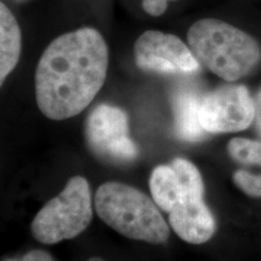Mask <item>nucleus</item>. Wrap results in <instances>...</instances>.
<instances>
[{
  "label": "nucleus",
  "instance_id": "obj_8",
  "mask_svg": "<svg viewBox=\"0 0 261 261\" xmlns=\"http://www.w3.org/2000/svg\"><path fill=\"white\" fill-rule=\"evenodd\" d=\"M168 214L173 231L188 243L208 242L217 230V221L203 196H181Z\"/></svg>",
  "mask_w": 261,
  "mask_h": 261
},
{
  "label": "nucleus",
  "instance_id": "obj_11",
  "mask_svg": "<svg viewBox=\"0 0 261 261\" xmlns=\"http://www.w3.org/2000/svg\"><path fill=\"white\" fill-rule=\"evenodd\" d=\"M152 200L160 210L169 213L180 198V184L172 165H160L151 172L149 180Z\"/></svg>",
  "mask_w": 261,
  "mask_h": 261
},
{
  "label": "nucleus",
  "instance_id": "obj_3",
  "mask_svg": "<svg viewBox=\"0 0 261 261\" xmlns=\"http://www.w3.org/2000/svg\"><path fill=\"white\" fill-rule=\"evenodd\" d=\"M98 217L120 234L151 244L166 243L169 227L158 204L138 189L109 181L94 195Z\"/></svg>",
  "mask_w": 261,
  "mask_h": 261
},
{
  "label": "nucleus",
  "instance_id": "obj_9",
  "mask_svg": "<svg viewBox=\"0 0 261 261\" xmlns=\"http://www.w3.org/2000/svg\"><path fill=\"white\" fill-rule=\"evenodd\" d=\"M201 96L194 91H180L173 98L175 132L185 142L204 139L207 132L200 121Z\"/></svg>",
  "mask_w": 261,
  "mask_h": 261
},
{
  "label": "nucleus",
  "instance_id": "obj_7",
  "mask_svg": "<svg viewBox=\"0 0 261 261\" xmlns=\"http://www.w3.org/2000/svg\"><path fill=\"white\" fill-rule=\"evenodd\" d=\"M136 63L142 70L167 75H191L200 62L181 39L160 31H146L133 46Z\"/></svg>",
  "mask_w": 261,
  "mask_h": 261
},
{
  "label": "nucleus",
  "instance_id": "obj_17",
  "mask_svg": "<svg viewBox=\"0 0 261 261\" xmlns=\"http://www.w3.org/2000/svg\"><path fill=\"white\" fill-rule=\"evenodd\" d=\"M87 261H106L103 260L102 257H98V256H94V257H91V259H89Z\"/></svg>",
  "mask_w": 261,
  "mask_h": 261
},
{
  "label": "nucleus",
  "instance_id": "obj_12",
  "mask_svg": "<svg viewBox=\"0 0 261 261\" xmlns=\"http://www.w3.org/2000/svg\"><path fill=\"white\" fill-rule=\"evenodd\" d=\"M227 152L240 165L261 168V140L233 138L228 142Z\"/></svg>",
  "mask_w": 261,
  "mask_h": 261
},
{
  "label": "nucleus",
  "instance_id": "obj_1",
  "mask_svg": "<svg viewBox=\"0 0 261 261\" xmlns=\"http://www.w3.org/2000/svg\"><path fill=\"white\" fill-rule=\"evenodd\" d=\"M109 48L97 29L65 33L42 52L35 71V97L51 120L76 116L90 106L106 81Z\"/></svg>",
  "mask_w": 261,
  "mask_h": 261
},
{
  "label": "nucleus",
  "instance_id": "obj_15",
  "mask_svg": "<svg viewBox=\"0 0 261 261\" xmlns=\"http://www.w3.org/2000/svg\"><path fill=\"white\" fill-rule=\"evenodd\" d=\"M5 261H55L50 254L45 250L41 249H34L28 252L25 255H23L19 260L16 259H6Z\"/></svg>",
  "mask_w": 261,
  "mask_h": 261
},
{
  "label": "nucleus",
  "instance_id": "obj_2",
  "mask_svg": "<svg viewBox=\"0 0 261 261\" xmlns=\"http://www.w3.org/2000/svg\"><path fill=\"white\" fill-rule=\"evenodd\" d=\"M188 42L202 67L228 83L249 75L261 62L259 42L221 19H198L189 28Z\"/></svg>",
  "mask_w": 261,
  "mask_h": 261
},
{
  "label": "nucleus",
  "instance_id": "obj_14",
  "mask_svg": "<svg viewBox=\"0 0 261 261\" xmlns=\"http://www.w3.org/2000/svg\"><path fill=\"white\" fill-rule=\"evenodd\" d=\"M169 2H175V0H142V6L146 14L159 17L165 14Z\"/></svg>",
  "mask_w": 261,
  "mask_h": 261
},
{
  "label": "nucleus",
  "instance_id": "obj_6",
  "mask_svg": "<svg viewBox=\"0 0 261 261\" xmlns=\"http://www.w3.org/2000/svg\"><path fill=\"white\" fill-rule=\"evenodd\" d=\"M85 136L90 149L104 160L129 162L138 156V148L129 137L128 117L121 108L97 106L87 116Z\"/></svg>",
  "mask_w": 261,
  "mask_h": 261
},
{
  "label": "nucleus",
  "instance_id": "obj_16",
  "mask_svg": "<svg viewBox=\"0 0 261 261\" xmlns=\"http://www.w3.org/2000/svg\"><path fill=\"white\" fill-rule=\"evenodd\" d=\"M254 104H255V116H254V126H255L256 133L261 138V87L257 91L256 96L254 97Z\"/></svg>",
  "mask_w": 261,
  "mask_h": 261
},
{
  "label": "nucleus",
  "instance_id": "obj_5",
  "mask_svg": "<svg viewBox=\"0 0 261 261\" xmlns=\"http://www.w3.org/2000/svg\"><path fill=\"white\" fill-rule=\"evenodd\" d=\"M255 104L244 85H221L201 96L200 121L207 133H234L254 122Z\"/></svg>",
  "mask_w": 261,
  "mask_h": 261
},
{
  "label": "nucleus",
  "instance_id": "obj_4",
  "mask_svg": "<svg viewBox=\"0 0 261 261\" xmlns=\"http://www.w3.org/2000/svg\"><path fill=\"white\" fill-rule=\"evenodd\" d=\"M92 217L89 181L76 175L35 215L32 223L33 237L44 244L71 240L86 230Z\"/></svg>",
  "mask_w": 261,
  "mask_h": 261
},
{
  "label": "nucleus",
  "instance_id": "obj_10",
  "mask_svg": "<svg viewBox=\"0 0 261 261\" xmlns=\"http://www.w3.org/2000/svg\"><path fill=\"white\" fill-rule=\"evenodd\" d=\"M22 50L21 28L4 3L0 4V84L15 69Z\"/></svg>",
  "mask_w": 261,
  "mask_h": 261
},
{
  "label": "nucleus",
  "instance_id": "obj_13",
  "mask_svg": "<svg viewBox=\"0 0 261 261\" xmlns=\"http://www.w3.org/2000/svg\"><path fill=\"white\" fill-rule=\"evenodd\" d=\"M233 182L250 197H261V173L255 174L243 168L237 169L233 173Z\"/></svg>",
  "mask_w": 261,
  "mask_h": 261
}]
</instances>
